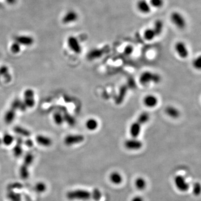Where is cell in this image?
<instances>
[{
  "mask_svg": "<svg viewBox=\"0 0 201 201\" xmlns=\"http://www.w3.org/2000/svg\"><path fill=\"white\" fill-rule=\"evenodd\" d=\"M66 198L71 201H86L92 198V193L87 190H73L67 193Z\"/></svg>",
  "mask_w": 201,
  "mask_h": 201,
  "instance_id": "cell-1",
  "label": "cell"
},
{
  "mask_svg": "<svg viewBox=\"0 0 201 201\" xmlns=\"http://www.w3.org/2000/svg\"><path fill=\"white\" fill-rule=\"evenodd\" d=\"M160 80L161 77L160 75L149 71L143 72L139 78L140 83L143 85H145L151 82L158 83L160 82Z\"/></svg>",
  "mask_w": 201,
  "mask_h": 201,
  "instance_id": "cell-2",
  "label": "cell"
},
{
  "mask_svg": "<svg viewBox=\"0 0 201 201\" xmlns=\"http://www.w3.org/2000/svg\"><path fill=\"white\" fill-rule=\"evenodd\" d=\"M170 19L173 23L178 29H184L186 26V21L183 15L178 12H173L170 16Z\"/></svg>",
  "mask_w": 201,
  "mask_h": 201,
  "instance_id": "cell-3",
  "label": "cell"
},
{
  "mask_svg": "<svg viewBox=\"0 0 201 201\" xmlns=\"http://www.w3.org/2000/svg\"><path fill=\"white\" fill-rule=\"evenodd\" d=\"M84 140V137L83 135L80 134H71L66 136L64 142L67 146H71L75 144H79Z\"/></svg>",
  "mask_w": 201,
  "mask_h": 201,
  "instance_id": "cell-4",
  "label": "cell"
},
{
  "mask_svg": "<svg viewBox=\"0 0 201 201\" xmlns=\"http://www.w3.org/2000/svg\"><path fill=\"white\" fill-rule=\"evenodd\" d=\"M34 91L32 89H27L24 93L23 102L27 108H32L34 106L35 100L34 98Z\"/></svg>",
  "mask_w": 201,
  "mask_h": 201,
  "instance_id": "cell-5",
  "label": "cell"
},
{
  "mask_svg": "<svg viewBox=\"0 0 201 201\" xmlns=\"http://www.w3.org/2000/svg\"><path fill=\"white\" fill-rule=\"evenodd\" d=\"M174 183L177 188L181 192H186L190 188V184L182 175L175 177Z\"/></svg>",
  "mask_w": 201,
  "mask_h": 201,
  "instance_id": "cell-6",
  "label": "cell"
},
{
  "mask_svg": "<svg viewBox=\"0 0 201 201\" xmlns=\"http://www.w3.org/2000/svg\"><path fill=\"white\" fill-rule=\"evenodd\" d=\"M68 45L71 50L75 53L79 54L82 52V47L77 37L71 36L68 38Z\"/></svg>",
  "mask_w": 201,
  "mask_h": 201,
  "instance_id": "cell-7",
  "label": "cell"
},
{
  "mask_svg": "<svg viewBox=\"0 0 201 201\" xmlns=\"http://www.w3.org/2000/svg\"><path fill=\"white\" fill-rule=\"evenodd\" d=\"M124 145L127 149L136 150L140 149L142 148L143 143L136 138H132L125 141L124 143Z\"/></svg>",
  "mask_w": 201,
  "mask_h": 201,
  "instance_id": "cell-8",
  "label": "cell"
},
{
  "mask_svg": "<svg viewBox=\"0 0 201 201\" xmlns=\"http://www.w3.org/2000/svg\"><path fill=\"white\" fill-rule=\"evenodd\" d=\"M175 49L178 55L182 58L185 59L189 55V52L187 46L182 41H178L175 44Z\"/></svg>",
  "mask_w": 201,
  "mask_h": 201,
  "instance_id": "cell-9",
  "label": "cell"
},
{
  "mask_svg": "<svg viewBox=\"0 0 201 201\" xmlns=\"http://www.w3.org/2000/svg\"><path fill=\"white\" fill-rule=\"evenodd\" d=\"M15 41L20 45L31 46L34 42V39L28 35H19L15 37Z\"/></svg>",
  "mask_w": 201,
  "mask_h": 201,
  "instance_id": "cell-10",
  "label": "cell"
},
{
  "mask_svg": "<svg viewBox=\"0 0 201 201\" xmlns=\"http://www.w3.org/2000/svg\"><path fill=\"white\" fill-rule=\"evenodd\" d=\"M78 15L74 10H70L67 12L62 19V22L65 24L72 23L78 20Z\"/></svg>",
  "mask_w": 201,
  "mask_h": 201,
  "instance_id": "cell-11",
  "label": "cell"
},
{
  "mask_svg": "<svg viewBox=\"0 0 201 201\" xmlns=\"http://www.w3.org/2000/svg\"><path fill=\"white\" fill-rule=\"evenodd\" d=\"M136 6L139 11L141 13L147 14L151 11V6L146 0L138 1Z\"/></svg>",
  "mask_w": 201,
  "mask_h": 201,
  "instance_id": "cell-12",
  "label": "cell"
},
{
  "mask_svg": "<svg viewBox=\"0 0 201 201\" xmlns=\"http://www.w3.org/2000/svg\"><path fill=\"white\" fill-rule=\"evenodd\" d=\"M143 102L144 105L148 107L153 108L158 105V100L154 95H147L144 97Z\"/></svg>",
  "mask_w": 201,
  "mask_h": 201,
  "instance_id": "cell-13",
  "label": "cell"
},
{
  "mask_svg": "<svg viewBox=\"0 0 201 201\" xmlns=\"http://www.w3.org/2000/svg\"><path fill=\"white\" fill-rule=\"evenodd\" d=\"M141 126L137 121L131 124L130 127V132L132 138H137L139 136L141 131Z\"/></svg>",
  "mask_w": 201,
  "mask_h": 201,
  "instance_id": "cell-14",
  "label": "cell"
},
{
  "mask_svg": "<svg viewBox=\"0 0 201 201\" xmlns=\"http://www.w3.org/2000/svg\"><path fill=\"white\" fill-rule=\"evenodd\" d=\"M11 108L16 111L17 109H19L21 111H25L27 109V107L24 104L23 101L20 100L19 98H16L12 102Z\"/></svg>",
  "mask_w": 201,
  "mask_h": 201,
  "instance_id": "cell-15",
  "label": "cell"
},
{
  "mask_svg": "<svg viewBox=\"0 0 201 201\" xmlns=\"http://www.w3.org/2000/svg\"><path fill=\"white\" fill-rule=\"evenodd\" d=\"M36 141L37 144L43 147H48L52 145V139L46 136L41 135H37L36 137Z\"/></svg>",
  "mask_w": 201,
  "mask_h": 201,
  "instance_id": "cell-16",
  "label": "cell"
},
{
  "mask_svg": "<svg viewBox=\"0 0 201 201\" xmlns=\"http://www.w3.org/2000/svg\"><path fill=\"white\" fill-rule=\"evenodd\" d=\"M16 118V111L12 109L7 110L4 115V122L6 124H11Z\"/></svg>",
  "mask_w": 201,
  "mask_h": 201,
  "instance_id": "cell-17",
  "label": "cell"
},
{
  "mask_svg": "<svg viewBox=\"0 0 201 201\" xmlns=\"http://www.w3.org/2000/svg\"><path fill=\"white\" fill-rule=\"evenodd\" d=\"M0 75L4 78L6 82H10L11 80V75L9 72V68L6 66H2L0 67Z\"/></svg>",
  "mask_w": 201,
  "mask_h": 201,
  "instance_id": "cell-18",
  "label": "cell"
},
{
  "mask_svg": "<svg viewBox=\"0 0 201 201\" xmlns=\"http://www.w3.org/2000/svg\"><path fill=\"white\" fill-rule=\"evenodd\" d=\"M165 113L170 118H177L180 116V111L177 108L173 106H168L165 109Z\"/></svg>",
  "mask_w": 201,
  "mask_h": 201,
  "instance_id": "cell-19",
  "label": "cell"
},
{
  "mask_svg": "<svg viewBox=\"0 0 201 201\" xmlns=\"http://www.w3.org/2000/svg\"><path fill=\"white\" fill-rule=\"evenodd\" d=\"M109 180L113 184H120L122 182L123 178L119 173L117 172H112L109 175Z\"/></svg>",
  "mask_w": 201,
  "mask_h": 201,
  "instance_id": "cell-20",
  "label": "cell"
},
{
  "mask_svg": "<svg viewBox=\"0 0 201 201\" xmlns=\"http://www.w3.org/2000/svg\"><path fill=\"white\" fill-rule=\"evenodd\" d=\"M14 131L16 134L24 137H29L31 135V132L29 130L20 126H15L14 127Z\"/></svg>",
  "mask_w": 201,
  "mask_h": 201,
  "instance_id": "cell-21",
  "label": "cell"
},
{
  "mask_svg": "<svg viewBox=\"0 0 201 201\" xmlns=\"http://www.w3.org/2000/svg\"><path fill=\"white\" fill-rule=\"evenodd\" d=\"M86 127L89 131L96 130L98 127V122L95 118H91L87 121L86 122Z\"/></svg>",
  "mask_w": 201,
  "mask_h": 201,
  "instance_id": "cell-22",
  "label": "cell"
},
{
  "mask_svg": "<svg viewBox=\"0 0 201 201\" xmlns=\"http://www.w3.org/2000/svg\"><path fill=\"white\" fill-rule=\"evenodd\" d=\"M163 27H164V25H163V23L161 20H158L155 21L154 28L152 29L155 32L156 36H159V35L161 34V32H163Z\"/></svg>",
  "mask_w": 201,
  "mask_h": 201,
  "instance_id": "cell-23",
  "label": "cell"
},
{
  "mask_svg": "<svg viewBox=\"0 0 201 201\" xmlns=\"http://www.w3.org/2000/svg\"><path fill=\"white\" fill-rule=\"evenodd\" d=\"M102 54V52L99 49H93L91 50L87 54V58L89 60H93L95 59H97L98 58L100 57Z\"/></svg>",
  "mask_w": 201,
  "mask_h": 201,
  "instance_id": "cell-24",
  "label": "cell"
},
{
  "mask_svg": "<svg viewBox=\"0 0 201 201\" xmlns=\"http://www.w3.org/2000/svg\"><path fill=\"white\" fill-rule=\"evenodd\" d=\"M149 119V114L148 112H142L140 115L139 116L136 121L140 124L141 125H142L148 122Z\"/></svg>",
  "mask_w": 201,
  "mask_h": 201,
  "instance_id": "cell-25",
  "label": "cell"
},
{
  "mask_svg": "<svg viewBox=\"0 0 201 201\" xmlns=\"http://www.w3.org/2000/svg\"><path fill=\"white\" fill-rule=\"evenodd\" d=\"M30 166L24 164L20 169V177L23 179H28L29 176V167Z\"/></svg>",
  "mask_w": 201,
  "mask_h": 201,
  "instance_id": "cell-26",
  "label": "cell"
},
{
  "mask_svg": "<svg viewBox=\"0 0 201 201\" xmlns=\"http://www.w3.org/2000/svg\"><path fill=\"white\" fill-rule=\"evenodd\" d=\"M135 187L139 190H143L147 186V182L144 178L139 177L135 182Z\"/></svg>",
  "mask_w": 201,
  "mask_h": 201,
  "instance_id": "cell-27",
  "label": "cell"
},
{
  "mask_svg": "<svg viewBox=\"0 0 201 201\" xmlns=\"http://www.w3.org/2000/svg\"><path fill=\"white\" fill-rule=\"evenodd\" d=\"M14 140V137L10 134H4L3 137L2 138V143L5 144L6 146H9V145H11Z\"/></svg>",
  "mask_w": 201,
  "mask_h": 201,
  "instance_id": "cell-28",
  "label": "cell"
},
{
  "mask_svg": "<svg viewBox=\"0 0 201 201\" xmlns=\"http://www.w3.org/2000/svg\"><path fill=\"white\" fill-rule=\"evenodd\" d=\"M144 36L146 40L150 41L154 39V37L156 36V35L153 29H147L144 32Z\"/></svg>",
  "mask_w": 201,
  "mask_h": 201,
  "instance_id": "cell-29",
  "label": "cell"
},
{
  "mask_svg": "<svg viewBox=\"0 0 201 201\" xmlns=\"http://www.w3.org/2000/svg\"><path fill=\"white\" fill-rule=\"evenodd\" d=\"M53 120L55 123L57 125H61L64 122L63 116L59 112H55L54 113Z\"/></svg>",
  "mask_w": 201,
  "mask_h": 201,
  "instance_id": "cell-30",
  "label": "cell"
},
{
  "mask_svg": "<svg viewBox=\"0 0 201 201\" xmlns=\"http://www.w3.org/2000/svg\"><path fill=\"white\" fill-rule=\"evenodd\" d=\"M64 120L71 126H74L75 124V120L74 117L70 115L68 113H66L63 115Z\"/></svg>",
  "mask_w": 201,
  "mask_h": 201,
  "instance_id": "cell-31",
  "label": "cell"
},
{
  "mask_svg": "<svg viewBox=\"0 0 201 201\" xmlns=\"http://www.w3.org/2000/svg\"><path fill=\"white\" fill-rule=\"evenodd\" d=\"M12 152H13V154L15 157H17V158L20 157L23 152V149L21 147V145L18 144H16V145L15 146L14 148L12 149Z\"/></svg>",
  "mask_w": 201,
  "mask_h": 201,
  "instance_id": "cell-32",
  "label": "cell"
},
{
  "mask_svg": "<svg viewBox=\"0 0 201 201\" xmlns=\"http://www.w3.org/2000/svg\"><path fill=\"white\" fill-rule=\"evenodd\" d=\"M34 159V156L32 152H28L24 157V163L30 166L32 163Z\"/></svg>",
  "mask_w": 201,
  "mask_h": 201,
  "instance_id": "cell-33",
  "label": "cell"
},
{
  "mask_svg": "<svg viewBox=\"0 0 201 201\" xmlns=\"http://www.w3.org/2000/svg\"><path fill=\"white\" fill-rule=\"evenodd\" d=\"M8 198L11 201H21V198L19 193H16L13 191H10L7 195Z\"/></svg>",
  "mask_w": 201,
  "mask_h": 201,
  "instance_id": "cell-34",
  "label": "cell"
},
{
  "mask_svg": "<svg viewBox=\"0 0 201 201\" xmlns=\"http://www.w3.org/2000/svg\"><path fill=\"white\" fill-rule=\"evenodd\" d=\"M92 198L95 201H100L101 199L102 198V193L100 190H98L97 188H95L93 190L92 192Z\"/></svg>",
  "mask_w": 201,
  "mask_h": 201,
  "instance_id": "cell-35",
  "label": "cell"
},
{
  "mask_svg": "<svg viewBox=\"0 0 201 201\" xmlns=\"http://www.w3.org/2000/svg\"><path fill=\"white\" fill-rule=\"evenodd\" d=\"M150 5L155 8H160L164 5V0H150Z\"/></svg>",
  "mask_w": 201,
  "mask_h": 201,
  "instance_id": "cell-36",
  "label": "cell"
},
{
  "mask_svg": "<svg viewBox=\"0 0 201 201\" xmlns=\"http://www.w3.org/2000/svg\"><path fill=\"white\" fill-rule=\"evenodd\" d=\"M10 49L12 53H13L14 54H17L21 50V45L17 43L16 41H15L12 44Z\"/></svg>",
  "mask_w": 201,
  "mask_h": 201,
  "instance_id": "cell-37",
  "label": "cell"
},
{
  "mask_svg": "<svg viewBox=\"0 0 201 201\" xmlns=\"http://www.w3.org/2000/svg\"><path fill=\"white\" fill-rule=\"evenodd\" d=\"M35 190L39 193H43L45 191L46 189V185L43 182H39L36 184L35 187Z\"/></svg>",
  "mask_w": 201,
  "mask_h": 201,
  "instance_id": "cell-38",
  "label": "cell"
},
{
  "mask_svg": "<svg viewBox=\"0 0 201 201\" xmlns=\"http://www.w3.org/2000/svg\"><path fill=\"white\" fill-rule=\"evenodd\" d=\"M126 88H125L124 87L121 89L120 93H119V95H118V98L117 99L118 104H120V102H121L123 101L124 98L125 97V96L126 95Z\"/></svg>",
  "mask_w": 201,
  "mask_h": 201,
  "instance_id": "cell-39",
  "label": "cell"
},
{
  "mask_svg": "<svg viewBox=\"0 0 201 201\" xmlns=\"http://www.w3.org/2000/svg\"><path fill=\"white\" fill-rule=\"evenodd\" d=\"M201 193V184L199 183H195L193 187V193L195 195H199Z\"/></svg>",
  "mask_w": 201,
  "mask_h": 201,
  "instance_id": "cell-40",
  "label": "cell"
},
{
  "mask_svg": "<svg viewBox=\"0 0 201 201\" xmlns=\"http://www.w3.org/2000/svg\"><path fill=\"white\" fill-rule=\"evenodd\" d=\"M193 66L195 69H200L201 68V57H199L196 58L195 60L193 62Z\"/></svg>",
  "mask_w": 201,
  "mask_h": 201,
  "instance_id": "cell-41",
  "label": "cell"
},
{
  "mask_svg": "<svg viewBox=\"0 0 201 201\" xmlns=\"http://www.w3.org/2000/svg\"><path fill=\"white\" fill-rule=\"evenodd\" d=\"M134 47L132 45H127L125 48L124 49V53L125 54L127 55H130L133 52H134Z\"/></svg>",
  "mask_w": 201,
  "mask_h": 201,
  "instance_id": "cell-42",
  "label": "cell"
},
{
  "mask_svg": "<svg viewBox=\"0 0 201 201\" xmlns=\"http://www.w3.org/2000/svg\"><path fill=\"white\" fill-rule=\"evenodd\" d=\"M24 144H25V145L27 146V147L31 148V147L33 146L34 143H33V141H32V140L31 139H27V140L25 141Z\"/></svg>",
  "mask_w": 201,
  "mask_h": 201,
  "instance_id": "cell-43",
  "label": "cell"
},
{
  "mask_svg": "<svg viewBox=\"0 0 201 201\" xmlns=\"http://www.w3.org/2000/svg\"><path fill=\"white\" fill-rule=\"evenodd\" d=\"M131 201H144V199L140 196H136L132 198Z\"/></svg>",
  "mask_w": 201,
  "mask_h": 201,
  "instance_id": "cell-44",
  "label": "cell"
},
{
  "mask_svg": "<svg viewBox=\"0 0 201 201\" xmlns=\"http://www.w3.org/2000/svg\"><path fill=\"white\" fill-rule=\"evenodd\" d=\"M16 144H20V145L23 144V139L21 137L16 138Z\"/></svg>",
  "mask_w": 201,
  "mask_h": 201,
  "instance_id": "cell-45",
  "label": "cell"
},
{
  "mask_svg": "<svg viewBox=\"0 0 201 201\" xmlns=\"http://www.w3.org/2000/svg\"><path fill=\"white\" fill-rule=\"evenodd\" d=\"M16 0H6V2L8 3H10V4H14V3H15Z\"/></svg>",
  "mask_w": 201,
  "mask_h": 201,
  "instance_id": "cell-46",
  "label": "cell"
},
{
  "mask_svg": "<svg viewBox=\"0 0 201 201\" xmlns=\"http://www.w3.org/2000/svg\"><path fill=\"white\" fill-rule=\"evenodd\" d=\"M2 143V138H0V144H1Z\"/></svg>",
  "mask_w": 201,
  "mask_h": 201,
  "instance_id": "cell-47",
  "label": "cell"
},
{
  "mask_svg": "<svg viewBox=\"0 0 201 201\" xmlns=\"http://www.w3.org/2000/svg\"><path fill=\"white\" fill-rule=\"evenodd\" d=\"M1 75H0V81H1Z\"/></svg>",
  "mask_w": 201,
  "mask_h": 201,
  "instance_id": "cell-48",
  "label": "cell"
}]
</instances>
